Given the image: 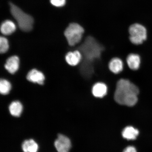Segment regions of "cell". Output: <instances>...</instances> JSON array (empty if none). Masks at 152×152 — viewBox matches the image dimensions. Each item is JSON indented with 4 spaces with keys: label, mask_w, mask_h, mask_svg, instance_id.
I'll use <instances>...</instances> for the list:
<instances>
[{
    "label": "cell",
    "mask_w": 152,
    "mask_h": 152,
    "mask_svg": "<svg viewBox=\"0 0 152 152\" xmlns=\"http://www.w3.org/2000/svg\"><path fill=\"white\" fill-rule=\"evenodd\" d=\"M123 152H137L136 149L134 147L130 146L125 149Z\"/></svg>",
    "instance_id": "cell-20"
},
{
    "label": "cell",
    "mask_w": 152,
    "mask_h": 152,
    "mask_svg": "<svg viewBox=\"0 0 152 152\" xmlns=\"http://www.w3.org/2000/svg\"><path fill=\"white\" fill-rule=\"evenodd\" d=\"M122 134L123 137L127 140H134L138 136L139 131L132 126H128L124 129Z\"/></svg>",
    "instance_id": "cell-14"
},
{
    "label": "cell",
    "mask_w": 152,
    "mask_h": 152,
    "mask_svg": "<svg viewBox=\"0 0 152 152\" xmlns=\"http://www.w3.org/2000/svg\"><path fill=\"white\" fill-rule=\"evenodd\" d=\"M11 15L18 23L22 31L29 32L33 28L34 19L30 15L24 12L21 9L12 3H9Z\"/></svg>",
    "instance_id": "cell-3"
},
{
    "label": "cell",
    "mask_w": 152,
    "mask_h": 152,
    "mask_svg": "<svg viewBox=\"0 0 152 152\" xmlns=\"http://www.w3.org/2000/svg\"><path fill=\"white\" fill-rule=\"evenodd\" d=\"M109 68L112 73L115 74L120 73L123 69V62L118 58H112L109 63Z\"/></svg>",
    "instance_id": "cell-12"
},
{
    "label": "cell",
    "mask_w": 152,
    "mask_h": 152,
    "mask_svg": "<svg viewBox=\"0 0 152 152\" xmlns=\"http://www.w3.org/2000/svg\"><path fill=\"white\" fill-rule=\"evenodd\" d=\"M126 62L130 69L134 71H136L140 67L141 59L138 54L132 53L127 56Z\"/></svg>",
    "instance_id": "cell-10"
},
{
    "label": "cell",
    "mask_w": 152,
    "mask_h": 152,
    "mask_svg": "<svg viewBox=\"0 0 152 152\" xmlns=\"http://www.w3.org/2000/svg\"><path fill=\"white\" fill-rule=\"evenodd\" d=\"M129 39L133 44L141 45L147 39V29L141 24L135 23L132 25L129 28Z\"/></svg>",
    "instance_id": "cell-5"
},
{
    "label": "cell",
    "mask_w": 152,
    "mask_h": 152,
    "mask_svg": "<svg viewBox=\"0 0 152 152\" xmlns=\"http://www.w3.org/2000/svg\"><path fill=\"white\" fill-rule=\"evenodd\" d=\"M139 94L137 86L128 80L121 79L117 83L114 99L119 104L132 106L137 102Z\"/></svg>",
    "instance_id": "cell-1"
},
{
    "label": "cell",
    "mask_w": 152,
    "mask_h": 152,
    "mask_svg": "<svg viewBox=\"0 0 152 152\" xmlns=\"http://www.w3.org/2000/svg\"><path fill=\"white\" fill-rule=\"evenodd\" d=\"M9 49L8 40L4 37L0 38V52L1 54L6 53Z\"/></svg>",
    "instance_id": "cell-18"
},
{
    "label": "cell",
    "mask_w": 152,
    "mask_h": 152,
    "mask_svg": "<svg viewBox=\"0 0 152 152\" xmlns=\"http://www.w3.org/2000/svg\"><path fill=\"white\" fill-rule=\"evenodd\" d=\"M77 49L84 59L82 63L90 64V62L100 58L102 51L104 50L103 47L91 37H87Z\"/></svg>",
    "instance_id": "cell-2"
},
{
    "label": "cell",
    "mask_w": 152,
    "mask_h": 152,
    "mask_svg": "<svg viewBox=\"0 0 152 152\" xmlns=\"http://www.w3.org/2000/svg\"><path fill=\"white\" fill-rule=\"evenodd\" d=\"M26 79L30 82L43 85L44 83L45 77L42 72L34 69L28 72L26 76Z\"/></svg>",
    "instance_id": "cell-7"
},
{
    "label": "cell",
    "mask_w": 152,
    "mask_h": 152,
    "mask_svg": "<svg viewBox=\"0 0 152 152\" xmlns=\"http://www.w3.org/2000/svg\"><path fill=\"white\" fill-rule=\"evenodd\" d=\"M23 106L19 101H14L9 106V110L11 115L14 117H20L23 111Z\"/></svg>",
    "instance_id": "cell-15"
},
{
    "label": "cell",
    "mask_w": 152,
    "mask_h": 152,
    "mask_svg": "<svg viewBox=\"0 0 152 152\" xmlns=\"http://www.w3.org/2000/svg\"><path fill=\"white\" fill-rule=\"evenodd\" d=\"M84 30L82 26L77 23H70L64 32L68 44L71 46H75L81 41Z\"/></svg>",
    "instance_id": "cell-4"
},
{
    "label": "cell",
    "mask_w": 152,
    "mask_h": 152,
    "mask_svg": "<svg viewBox=\"0 0 152 152\" xmlns=\"http://www.w3.org/2000/svg\"><path fill=\"white\" fill-rule=\"evenodd\" d=\"M16 25L12 21L5 20L1 23V30L2 34L5 35H9L16 31Z\"/></svg>",
    "instance_id": "cell-13"
},
{
    "label": "cell",
    "mask_w": 152,
    "mask_h": 152,
    "mask_svg": "<svg viewBox=\"0 0 152 152\" xmlns=\"http://www.w3.org/2000/svg\"><path fill=\"white\" fill-rule=\"evenodd\" d=\"M22 149L24 152H37L38 145L33 140H25L23 143Z\"/></svg>",
    "instance_id": "cell-16"
},
{
    "label": "cell",
    "mask_w": 152,
    "mask_h": 152,
    "mask_svg": "<svg viewBox=\"0 0 152 152\" xmlns=\"http://www.w3.org/2000/svg\"><path fill=\"white\" fill-rule=\"evenodd\" d=\"M20 66V59L18 56L10 57L7 60L5 68L10 73L14 74L18 71Z\"/></svg>",
    "instance_id": "cell-9"
},
{
    "label": "cell",
    "mask_w": 152,
    "mask_h": 152,
    "mask_svg": "<svg viewBox=\"0 0 152 152\" xmlns=\"http://www.w3.org/2000/svg\"><path fill=\"white\" fill-rule=\"evenodd\" d=\"M55 147L58 152H69L71 147L70 140L66 136L59 134L54 142Z\"/></svg>",
    "instance_id": "cell-6"
},
{
    "label": "cell",
    "mask_w": 152,
    "mask_h": 152,
    "mask_svg": "<svg viewBox=\"0 0 152 152\" xmlns=\"http://www.w3.org/2000/svg\"><path fill=\"white\" fill-rule=\"evenodd\" d=\"M107 87L104 83L98 82L95 83L92 87V93L97 98H102L107 94Z\"/></svg>",
    "instance_id": "cell-11"
},
{
    "label": "cell",
    "mask_w": 152,
    "mask_h": 152,
    "mask_svg": "<svg viewBox=\"0 0 152 152\" xmlns=\"http://www.w3.org/2000/svg\"><path fill=\"white\" fill-rule=\"evenodd\" d=\"M11 85L9 82L4 79H1L0 81V92L3 95L9 94L11 91Z\"/></svg>",
    "instance_id": "cell-17"
},
{
    "label": "cell",
    "mask_w": 152,
    "mask_h": 152,
    "mask_svg": "<svg viewBox=\"0 0 152 152\" xmlns=\"http://www.w3.org/2000/svg\"><path fill=\"white\" fill-rule=\"evenodd\" d=\"M82 58V55L78 50L68 52L65 56L66 62L69 65L73 66L78 64L81 61Z\"/></svg>",
    "instance_id": "cell-8"
},
{
    "label": "cell",
    "mask_w": 152,
    "mask_h": 152,
    "mask_svg": "<svg viewBox=\"0 0 152 152\" xmlns=\"http://www.w3.org/2000/svg\"><path fill=\"white\" fill-rule=\"evenodd\" d=\"M50 2L54 6L60 7L65 4L66 0H50Z\"/></svg>",
    "instance_id": "cell-19"
}]
</instances>
